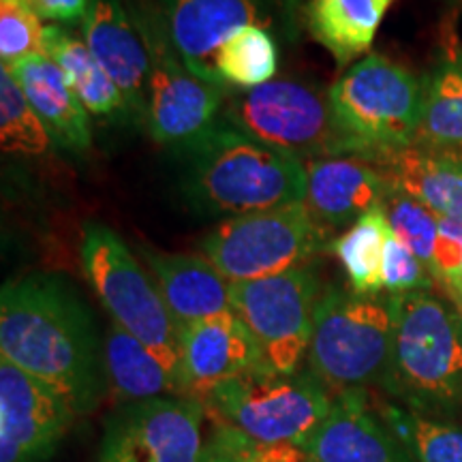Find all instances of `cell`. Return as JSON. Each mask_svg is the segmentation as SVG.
I'll return each instance as SVG.
<instances>
[{"label": "cell", "instance_id": "obj_1", "mask_svg": "<svg viewBox=\"0 0 462 462\" xmlns=\"http://www.w3.org/2000/svg\"><path fill=\"white\" fill-rule=\"evenodd\" d=\"M0 356L54 390L78 418L95 413L109 392L106 338L88 304L60 276L5 282Z\"/></svg>", "mask_w": 462, "mask_h": 462}, {"label": "cell", "instance_id": "obj_2", "mask_svg": "<svg viewBox=\"0 0 462 462\" xmlns=\"http://www.w3.org/2000/svg\"><path fill=\"white\" fill-rule=\"evenodd\" d=\"M176 154L184 199L204 217L225 221L304 201V161L253 140L223 118Z\"/></svg>", "mask_w": 462, "mask_h": 462}, {"label": "cell", "instance_id": "obj_3", "mask_svg": "<svg viewBox=\"0 0 462 462\" xmlns=\"http://www.w3.org/2000/svg\"><path fill=\"white\" fill-rule=\"evenodd\" d=\"M394 349L383 388L413 411L452 415L462 409V313L432 291L390 296Z\"/></svg>", "mask_w": 462, "mask_h": 462}, {"label": "cell", "instance_id": "obj_4", "mask_svg": "<svg viewBox=\"0 0 462 462\" xmlns=\"http://www.w3.org/2000/svg\"><path fill=\"white\" fill-rule=\"evenodd\" d=\"M394 349L392 300L323 289L315 313L306 368L332 396L371 385L383 388Z\"/></svg>", "mask_w": 462, "mask_h": 462}, {"label": "cell", "instance_id": "obj_5", "mask_svg": "<svg viewBox=\"0 0 462 462\" xmlns=\"http://www.w3.org/2000/svg\"><path fill=\"white\" fill-rule=\"evenodd\" d=\"M84 274L109 319L152 351L187 396L180 328L173 321L157 282L150 279L125 240L103 223H86L79 240Z\"/></svg>", "mask_w": 462, "mask_h": 462}, {"label": "cell", "instance_id": "obj_6", "mask_svg": "<svg viewBox=\"0 0 462 462\" xmlns=\"http://www.w3.org/2000/svg\"><path fill=\"white\" fill-rule=\"evenodd\" d=\"M334 396L309 368L276 373L255 366L201 398L217 424H227L263 446L304 448L328 418Z\"/></svg>", "mask_w": 462, "mask_h": 462}, {"label": "cell", "instance_id": "obj_7", "mask_svg": "<svg viewBox=\"0 0 462 462\" xmlns=\"http://www.w3.org/2000/svg\"><path fill=\"white\" fill-rule=\"evenodd\" d=\"M225 123L253 140L306 161L362 157L334 116L328 88L304 79H270L257 88L231 90Z\"/></svg>", "mask_w": 462, "mask_h": 462}, {"label": "cell", "instance_id": "obj_8", "mask_svg": "<svg viewBox=\"0 0 462 462\" xmlns=\"http://www.w3.org/2000/svg\"><path fill=\"white\" fill-rule=\"evenodd\" d=\"M337 123L362 159L415 146L424 79L383 54H368L328 88Z\"/></svg>", "mask_w": 462, "mask_h": 462}, {"label": "cell", "instance_id": "obj_9", "mask_svg": "<svg viewBox=\"0 0 462 462\" xmlns=\"http://www.w3.org/2000/svg\"><path fill=\"white\" fill-rule=\"evenodd\" d=\"M330 242L304 201H293L218 221L201 238L199 251L229 285H236L310 263Z\"/></svg>", "mask_w": 462, "mask_h": 462}, {"label": "cell", "instance_id": "obj_10", "mask_svg": "<svg viewBox=\"0 0 462 462\" xmlns=\"http://www.w3.org/2000/svg\"><path fill=\"white\" fill-rule=\"evenodd\" d=\"M137 7L152 17L195 78L227 86L217 69L223 43L253 24L293 34L300 0H140Z\"/></svg>", "mask_w": 462, "mask_h": 462}, {"label": "cell", "instance_id": "obj_11", "mask_svg": "<svg viewBox=\"0 0 462 462\" xmlns=\"http://www.w3.org/2000/svg\"><path fill=\"white\" fill-rule=\"evenodd\" d=\"M321 293L319 274L310 263L231 285V309L255 338L263 366L285 374L302 371Z\"/></svg>", "mask_w": 462, "mask_h": 462}, {"label": "cell", "instance_id": "obj_12", "mask_svg": "<svg viewBox=\"0 0 462 462\" xmlns=\"http://www.w3.org/2000/svg\"><path fill=\"white\" fill-rule=\"evenodd\" d=\"M129 11L150 54L148 109L143 126L154 142L178 152L206 135L221 120L231 88L195 78L171 50L152 17L143 14L137 5Z\"/></svg>", "mask_w": 462, "mask_h": 462}, {"label": "cell", "instance_id": "obj_13", "mask_svg": "<svg viewBox=\"0 0 462 462\" xmlns=\"http://www.w3.org/2000/svg\"><path fill=\"white\" fill-rule=\"evenodd\" d=\"M206 415L193 396L118 404L103 421L97 462H199Z\"/></svg>", "mask_w": 462, "mask_h": 462}, {"label": "cell", "instance_id": "obj_14", "mask_svg": "<svg viewBox=\"0 0 462 462\" xmlns=\"http://www.w3.org/2000/svg\"><path fill=\"white\" fill-rule=\"evenodd\" d=\"M75 418L54 390L0 357V462H50Z\"/></svg>", "mask_w": 462, "mask_h": 462}, {"label": "cell", "instance_id": "obj_15", "mask_svg": "<svg viewBox=\"0 0 462 462\" xmlns=\"http://www.w3.org/2000/svg\"><path fill=\"white\" fill-rule=\"evenodd\" d=\"M82 39L123 95L126 116L146 123L150 54L123 0H90Z\"/></svg>", "mask_w": 462, "mask_h": 462}, {"label": "cell", "instance_id": "obj_16", "mask_svg": "<svg viewBox=\"0 0 462 462\" xmlns=\"http://www.w3.org/2000/svg\"><path fill=\"white\" fill-rule=\"evenodd\" d=\"M302 452L306 462H415L379 411H373L366 390L334 396L330 413Z\"/></svg>", "mask_w": 462, "mask_h": 462}, {"label": "cell", "instance_id": "obj_17", "mask_svg": "<svg viewBox=\"0 0 462 462\" xmlns=\"http://www.w3.org/2000/svg\"><path fill=\"white\" fill-rule=\"evenodd\" d=\"M304 206L323 234L349 229L373 208L383 206L392 184L383 170L362 157L306 161Z\"/></svg>", "mask_w": 462, "mask_h": 462}, {"label": "cell", "instance_id": "obj_18", "mask_svg": "<svg viewBox=\"0 0 462 462\" xmlns=\"http://www.w3.org/2000/svg\"><path fill=\"white\" fill-rule=\"evenodd\" d=\"M180 349L187 396L198 401L225 381L263 366L255 338L234 310L182 328Z\"/></svg>", "mask_w": 462, "mask_h": 462}, {"label": "cell", "instance_id": "obj_19", "mask_svg": "<svg viewBox=\"0 0 462 462\" xmlns=\"http://www.w3.org/2000/svg\"><path fill=\"white\" fill-rule=\"evenodd\" d=\"M142 257L180 330L234 310L231 285L201 253H165L142 246Z\"/></svg>", "mask_w": 462, "mask_h": 462}, {"label": "cell", "instance_id": "obj_20", "mask_svg": "<svg viewBox=\"0 0 462 462\" xmlns=\"http://www.w3.org/2000/svg\"><path fill=\"white\" fill-rule=\"evenodd\" d=\"M9 71L43 120L54 143L73 152H86L92 146L88 112L54 60L45 54L32 56L17 62Z\"/></svg>", "mask_w": 462, "mask_h": 462}, {"label": "cell", "instance_id": "obj_21", "mask_svg": "<svg viewBox=\"0 0 462 462\" xmlns=\"http://www.w3.org/2000/svg\"><path fill=\"white\" fill-rule=\"evenodd\" d=\"M396 189L429 206L439 217L462 221V152L404 148L377 161Z\"/></svg>", "mask_w": 462, "mask_h": 462}, {"label": "cell", "instance_id": "obj_22", "mask_svg": "<svg viewBox=\"0 0 462 462\" xmlns=\"http://www.w3.org/2000/svg\"><path fill=\"white\" fill-rule=\"evenodd\" d=\"M392 3L394 0H309L304 7L306 28L338 67H351L373 48Z\"/></svg>", "mask_w": 462, "mask_h": 462}, {"label": "cell", "instance_id": "obj_23", "mask_svg": "<svg viewBox=\"0 0 462 462\" xmlns=\"http://www.w3.org/2000/svg\"><path fill=\"white\" fill-rule=\"evenodd\" d=\"M424 101L415 148L462 152V48L448 43L439 62L424 75Z\"/></svg>", "mask_w": 462, "mask_h": 462}, {"label": "cell", "instance_id": "obj_24", "mask_svg": "<svg viewBox=\"0 0 462 462\" xmlns=\"http://www.w3.org/2000/svg\"><path fill=\"white\" fill-rule=\"evenodd\" d=\"M106 364L109 392L118 404L161 396H184L163 362L142 340L116 323L109 326L106 334Z\"/></svg>", "mask_w": 462, "mask_h": 462}, {"label": "cell", "instance_id": "obj_25", "mask_svg": "<svg viewBox=\"0 0 462 462\" xmlns=\"http://www.w3.org/2000/svg\"><path fill=\"white\" fill-rule=\"evenodd\" d=\"M43 54L56 62L65 73L69 86L75 92L86 112L92 116L126 114V106L118 86L99 65L84 39L75 37L67 28L50 24L43 31Z\"/></svg>", "mask_w": 462, "mask_h": 462}, {"label": "cell", "instance_id": "obj_26", "mask_svg": "<svg viewBox=\"0 0 462 462\" xmlns=\"http://www.w3.org/2000/svg\"><path fill=\"white\" fill-rule=\"evenodd\" d=\"M394 231L383 206L373 208L328 245V251L343 265L351 291L379 296L383 291V253Z\"/></svg>", "mask_w": 462, "mask_h": 462}, {"label": "cell", "instance_id": "obj_27", "mask_svg": "<svg viewBox=\"0 0 462 462\" xmlns=\"http://www.w3.org/2000/svg\"><path fill=\"white\" fill-rule=\"evenodd\" d=\"M218 75L229 88H257L279 69V43L273 31L253 24L231 34L217 56Z\"/></svg>", "mask_w": 462, "mask_h": 462}, {"label": "cell", "instance_id": "obj_28", "mask_svg": "<svg viewBox=\"0 0 462 462\" xmlns=\"http://www.w3.org/2000/svg\"><path fill=\"white\" fill-rule=\"evenodd\" d=\"M379 415L411 452L415 462H462V429L429 415L383 404Z\"/></svg>", "mask_w": 462, "mask_h": 462}, {"label": "cell", "instance_id": "obj_29", "mask_svg": "<svg viewBox=\"0 0 462 462\" xmlns=\"http://www.w3.org/2000/svg\"><path fill=\"white\" fill-rule=\"evenodd\" d=\"M51 135L34 112L24 90L7 67L0 69V143L5 152L39 157L51 146Z\"/></svg>", "mask_w": 462, "mask_h": 462}, {"label": "cell", "instance_id": "obj_30", "mask_svg": "<svg viewBox=\"0 0 462 462\" xmlns=\"http://www.w3.org/2000/svg\"><path fill=\"white\" fill-rule=\"evenodd\" d=\"M383 208L385 212H388L392 231H394L396 238L430 270L432 276H435V245L439 236V215H435L429 206H424L409 193L396 189L394 184H392L388 198L383 201Z\"/></svg>", "mask_w": 462, "mask_h": 462}, {"label": "cell", "instance_id": "obj_31", "mask_svg": "<svg viewBox=\"0 0 462 462\" xmlns=\"http://www.w3.org/2000/svg\"><path fill=\"white\" fill-rule=\"evenodd\" d=\"M42 17L31 0H0V60L11 69L26 58L43 54Z\"/></svg>", "mask_w": 462, "mask_h": 462}, {"label": "cell", "instance_id": "obj_32", "mask_svg": "<svg viewBox=\"0 0 462 462\" xmlns=\"http://www.w3.org/2000/svg\"><path fill=\"white\" fill-rule=\"evenodd\" d=\"M199 462H306L300 448L263 446L227 424H215L204 439Z\"/></svg>", "mask_w": 462, "mask_h": 462}, {"label": "cell", "instance_id": "obj_33", "mask_svg": "<svg viewBox=\"0 0 462 462\" xmlns=\"http://www.w3.org/2000/svg\"><path fill=\"white\" fill-rule=\"evenodd\" d=\"M381 279H383V289L390 296L430 291L437 282L430 270L396 236H392L388 246H385Z\"/></svg>", "mask_w": 462, "mask_h": 462}, {"label": "cell", "instance_id": "obj_34", "mask_svg": "<svg viewBox=\"0 0 462 462\" xmlns=\"http://www.w3.org/2000/svg\"><path fill=\"white\" fill-rule=\"evenodd\" d=\"M462 268V221L439 217V236L435 245V279L449 291L458 282Z\"/></svg>", "mask_w": 462, "mask_h": 462}, {"label": "cell", "instance_id": "obj_35", "mask_svg": "<svg viewBox=\"0 0 462 462\" xmlns=\"http://www.w3.org/2000/svg\"><path fill=\"white\" fill-rule=\"evenodd\" d=\"M31 3L42 20H50L54 24L84 22L90 7V0H31Z\"/></svg>", "mask_w": 462, "mask_h": 462}, {"label": "cell", "instance_id": "obj_36", "mask_svg": "<svg viewBox=\"0 0 462 462\" xmlns=\"http://www.w3.org/2000/svg\"><path fill=\"white\" fill-rule=\"evenodd\" d=\"M454 304L458 306V310L462 313V296H460V298H456V300H454Z\"/></svg>", "mask_w": 462, "mask_h": 462}]
</instances>
